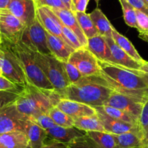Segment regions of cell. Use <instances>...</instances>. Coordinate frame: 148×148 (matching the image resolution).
Here are the masks:
<instances>
[{
    "label": "cell",
    "instance_id": "obj_37",
    "mask_svg": "<svg viewBox=\"0 0 148 148\" xmlns=\"http://www.w3.org/2000/svg\"><path fill=\"white\" fill-rule=\"evenodd\" d=\"M136 29L139 34H146L148 33V15L144 12L136 10Z\"/></svg>",
    "mask_w": 148,
    "mask_h": 148
},
{
    "label": "cell",
    "instance_id": "obj_53",
    "mask_svg": "<svg viewBox=\"0 0 148 148\" xmlns=\"http://www.w3.org/2000/svg\"><path fill=\"white\" fill-rule=\"evenodd\" d=\"M136 148H141V147H136Z\"/></svg>",
    "mask_w": 148,
    "mask_h": 148
},
{
    "label": "cell",
    "instance_id": "obj_38",
    "mask_svg": "<svg viewBox=\"0 0 148 148\" xmlns=\"http://www.w3.org/2000/svg\"><path fill=\"white\" fill-rule=\"evenodd\" d=\"M34 2L37 8L46 6L50 8H61V9L66 8L61 0H34Z\"/></svg>",
    "mask_w": 148,
    "mask_h": 148
},
{
    "label": "cell",
    "instance_id": "obj_3",
    "mask_svg": "<svg viewBox=\"0 0 148 148\" xmlns=\"http://www.w3.org/2000/svg\"><path fill=\"white\" fill-rule=\"evenodd\" d=\"M61 99L55 89H42L28 84L22 89L15 105L20 113L30 119L43 113L49 114V110L57 106Z\"/></svg>",
    "mask_w": 148,
    "mask_h": 148
},
{
    "label": "cell",
    "instance_id": "obj_15",
    "mask_svg": "<svg viewBox=\"0 0 148 148\" xmlns=\"http://www.w3.org/2000/svg\"><path fill=\"white\" fill-rule=\"evenodd\" d=\"M57 107L71 116L73 120L80 117L93 116L97 113L96 110L93 107L68 99H61Z\"/></svg>",
    "mask_w": 148,
    "mask_h": 148
},
{
    "label": "cell",
    "instance_id": "obj_5",
    "mask_svg": "<svg viewBox=\"0 0 148 148\" xmlns=\"http://www.w3.org/2000/svg\"><path fill=\"white\" fill-rule=\"evenodd\" d=\"M34 55L36 62L52 84L55 90L61 95L64 90L71 85L63 62L57 59L52 54L45 55L34 52Z\"/></svg>",
    "mask_w": 148,
    "mask_h": 148
},
{
    "label": "cell",
    "instance_id": "obj_21",
    "mask_svg": "<svg viewBox=\"0 0 148 148\" xmlns=\"http://www.w3.org/2000/svg\"><path fill=\"white\" fill-rule=\"evenodd\" d=\"M28 137V148H42L45 145L47 134L45 129L28 119L25 128Z\"/></svg>",
    "mask_w": 148,
    "mask_h": 148
},
{
    "label": "cell",
    "instance_id": "obj_34",
    "mask_svg": "<svg viewBox=\"0 0 148 148\" xmlns=\"http://www.w3.org/2000/svg\"><path fill=\"white\" fill-rule=\"evenodd\" d=\"M68 148H100L87 134L68 144Z\"/></svg>",
    "mask_w": 148,
    "mask_h": 148
},
{
    "label": "cell",
    "instance_id": "obj_40",
    "mask_svg": "<svg viewBox=\"0 0 148 148\" xmlns=\"http://www.w3.org/2000/svg\"><path fill=\"white\" fill-rule=\"evenodd\" d=\"M135 10L148 15V5L144 0H126Z\"/></svg>",
    "mask_w": 148,
    "mask_h": 148
},
{
    "label": "cell",
    "instance_id": "obj_8",
    "mask_svg": "<svg viewBox=\"0 0 148 148\" xmlns=\"http://www.w3.org/2000/svg\"><path fill=\"white\" fill-rule=\"evenodd\" d=\"M28 119L18 111L15 102L5 105L0 108V134L16 131L25 132Z\"/></svg>",
    "mask_w": 148,
    "mask_h": 148
},
{
    "label": "cell",
    "instance_id": "obj_36",
    "mask_svg": "<svg viewBox=\"0 0 148 148\" xmlns=\"http://www.w3.org/2000/svg\"><path fill=\"white\" fill-rule=\"evenodd\" d=\"M63 65L64 67H65V70L66 71L67 76H68L71 84L79 82L83 77V76L79 72V70L74 66V65H73L72 64L69 63L68 62H63Z\"/></svg>",
    "mask_w": 148,
    "mask_h": 148
},
{
    "label": "cell",
    "instance_id": "obj_27",
    "mask_svg": "<svg viewBox=\"0 0 148 148\" xmlns=\"http://www.w3.org/2000/svg\"><path fill=\"white\" fill-rule=\"evenodd\" d=\"M74 14L76 15V19L84 34H85L87 39H90V38L99 35L93 21H92L89 16V14H86V12H78V11L74 12Z\"/></svg>",
    "mask_w": 148,
    "mask_h": 148
},
{
    "label": "cell",
    "instance_id": "obj_47",
    "mask_svg": "<svg viewBox=\"0 0 148 148\" xmlns=\"http://www.w3.org/2000/svg\"><path fill=\"white\" fill-rule=\"evenodd\" d=\"M78 0H72V3H73V6H74V5H75V4L76 3V2H77ZM76 11V10H75Z\"/></svg>",
    "mask_w": 148,
    "mask_h": 148
},
{
    "label": "cell",
    "instance_id": "obj_17",
    "mask_svg": "<svg viewBox=\"0 0 148 148\" xmlns=\"http://www.w3.org/2000/svg\"><path fill=\"white\" fill-rule=\"evenodd\" d=\"M46 132L47 138L65 144L70 143L74 139L86 134V132L80 130L75 126L63 127L57 125L46 130Z\"/></svg>",
    "mask_w": 148,
    "mask_h": 148
},
{
    "label": "cell",
    "instance_id": "obj_20",
    "mask_svg": "<svg viewBox=\"0 0 148 148\" xmlns=\"http://www.w3.org/2000/svg\"><path fill=\"white\" fill-rule=\"evenodd\" d=\"M46 36L47 46L51 54L62 62H68L74 49L59 37L52 35L47 31Z\"/></svg>",
    "mask_w": 148,
    "mask_h": 148
},
{
    "label": "cell",
    "instance_id": "obj_46",
    "mask_svg": "<svg viewBox=\"0 0 148 148\" xmlns=\"http://www.w3.org/2000/svg\"><path fill=\"white\" fill-rule=\"evenodd\" d=\"M139 37L141 39L148 43V33L146 34H139Z\"/></svg>",
    "mask_w": 148,
    "mask_h": 148
},
{
    "label": "cell",
    "instance_id": "obj_11",
    "mask_svg": "<svg viewBox=\"0 0 148 148\" xmlns=\"http://www.w3.org/2000/svg\"><path fill=\"white\" fill-rule=\"evenodd\" d=\"M104 105L121 110L139 123V117L145 104L139 103L125 95L113 91Z\"/></svg>",
    "mask_w": 148,
    "mask_h": 148
},
{
    "label": "cell",
    "instance_id": "obj_44",
    "mask_svg": "<svg viewBox=\"0 0 148 148\" xmlns=\"http://www.w3.org/2000/svg\"><path fill=\"white\" fill-rule=\"evenodd\" d=\"M65 8L69 10L72 11V12H75V8H74L73 5L72 3V0H61Z\"/></svg>",
    "mask_w": 148,
    "mask_h": 148
},
{
    "label": "cell",
    "instance_id": "obj_13",
    "mask_svg": "<svg viewBox=\"0 0 148 148\" xmlns=\"http://www.w3.org/2000/svg\"><path fill=\"white\" fill-rule=\"evenodd\" d=\"M93 108L96 110L97 115L99 117L101 123L106 132L113 134H121L132 132L137 133L139 136L138 125L116 120L108 116L97 107H93Z\"/></svg>",
    "mask_w": 148,
    "mask_h": 148
},
{
    "label": "cell",
    "instance_id": "obj_19",
    "mask_svg": "<svg viewBox=\"0 0 148 148\" xmlns=\"http://www.w3.org/2000/svg\"><path fill=\"white\" fill-rule=\"evenodd\" d=\"M86 47L99 60L113 63L112 54L105 36L97 35L88 39Z\"/></svg>",
    "mask_w": 148,
    "mask_h": 148
},
{
    "label": "cell",
    "instance_id": "obj_32",
    "mask_svg": "<svg viewBox=\"0 0 148 148\" xmlns=\"http://www.w3.org/2000/svg\"><path fill=\"white\" fill-rule=\"evenodd\" d=\"M60 28L61 31H62V34L65 38V41L71 47H72L74 50L79 49V48L82 47V45L81 44L80 41H79V38L76 36V35L71 31L70 28L65 26L62 21H60Z\"/></svg>",
    "mask_w": 148,
    "mask_h": 148
},
{
    "label": "cell",
    "instance_id": "obj_42",
    "mask_svg": "<svg viewBox=\"0 0 148 148\" xmlns=\"http://www.w3.org/2000/svg\"><path fill=\"white\" fill-rule=\"evenodd\" d=\"M42 148H68V144L62 143L55 140L50 139L49 142H45V145Z\"/></svg>",
    "mask_w": 148,
    "mask_h": 148
},
{
    "label": "cell",
    "instance_id": "obj_48",
    "mask_svg": "<svg viewBox=\"0 0 148 148\" xmlns=\"http://www.w3.org/2000/svg\"><path fill=\"white\" fill-rule=\"evenodd\" d=\"M2 36H1V34H0V43H2Z\"/></svg>",
    "mask_w": 148,
    "mask_h": 148
},
{
    "label": "cell",
    "instance_id": "obj_28",
    "mask_svg": "<svg viewBox=\"0 0 148 148\" xmlns=\"http://www.w3.org/2000/svg\"><path fill=\"white\" fill-rule=\"evenodd\" d=\"M86 134L100 148H116V142L112 134L103 132H88Z\"/></svg>",
    "mask_w": 148,
    "mask_h": 148
},
{
    "label": "cell",
    "instance_id": "obj_25",
    "mask_svg": "<svg viewBox=\"0 0 148 148\" xmlns=\"http://www.w3.org/2000/svg\"><path fill=\"white\" fill-rule=\"evenodd\" d=\"M74 126L84 132H105L97 113L90 116H84L74 119Z\"/></svg>",
    "mask_w": 148,
    "mask_h": 148
},
{
    "label": "cell",
    "instance_id": "obj_2",
    "mask_svg": "<svg viewBox=\"0 0 148 148\" xmlns=\"http://www.w3.org/2000/svg\"><path fill=\"white\" fill-rule=\"evenodd\" d=\"M113 90L98 75L83 76L79 82L68 86L61 94L62 99L82 102L92 107L102 106Z\"/></svg>",
    "mask_w": 148,
    "mask_h": 148
},
{
    "label": "cell",
    "instance_id": "obj_12",
    "mask_svg": "<svg viewBox=\"0 0 148 148\" xmlns=\"http://www.w3.org/2000/svg\"><path fill=\"white\" fill-rule=\"evenodd\" d=\"M8 9L25 27L31 25L36 18L37 6L34 0H10Z\"/></svg>",
    "mask_w": 148,
    "mask_h": 148
},
{
    "label": "cell",
    "instance_id": "obj_1",
    "mask_svg": "<svg viewBox=\"0 0 148 148\" xmlns=\"http://www.w3.org/2000/svg\"><path fill=\"white\" fill-rule=\"evenodd\" d=\"M98 76L106 82L109 88L139 103L148 101V87L138 75L130 69L115 63L98 60Z\"/></svg>",
    "mask_w": 148,
    "mask_h": 148
},
{
    "label": "cell",
    "instance_id": "obj_49",
    "mask_svg": "<svg viewBox=\"0 0 148 148\" xmlns=\"http://www.w3.org/2000/svg\"><path fill=\"white\" fill-rule=\"evenodd\" d=\"M144 1H145V2L148 5V0H144Z\"/></svg>",
    "mask_w": 148,
    "mask_h": 148
},
{
    "label": "cell",
    "instance_id": "obj_41",
    "mask_svg": "<svg viewBox=\"0 0 148 148\" xmlns=\"http://www.w3.org/2000/svg\"><path fill=\"white\" fill-rule=\"evenodd\" d=\"M20 89L17 87L13 83L0 75V90H13V89Z\"/></svg>",
    "mask_w": 148,
    "mask_h": 148
},
{
    "label": "cell",
    "instance_id": "obj_16",
    "mask_svg": "<svg viewBox=\"0 0 148 148\" xmlns=\"http://www.w3.org/2000/svg\"><path fill=\"white\" fill-rule=\"evenodd\" d=\"M55 15L62 21V23L71 30L76 36L79 38L81 44L83 47H86L88 44V39L84 34L76 17L73 12L68 9H61V8H51Z\"/></svg>",
    "mask_w": 148,
    "mask_h": 148
},
{
    "label": "cell",
    "instance_id": "obj_39",
    "mask_svg": "<svg viewBox=\"0 0 148 148\" xmlns=\"http://www.w3.org/2000/svg\"><path fill=\"white\" fill-rule=\"evenodd\" d=\"M131 71L135 74L138 75L141 79L143 80L146 86L148 87V62L145 61L143 64L140 66V68L137 70L130 69Z\"/></svg>",
    "mask_w": 148,
    "mask_h": 148
},
{
    "label": "cell",
    "instance_id": "obj_29",
    "mask_svg": "<svg viewBox=\"0 0 148 148\" xmlns=\"http://www.w3.org/2000/svg\"><path fill=\"white\" fill-rule=\"evenodd\" d=\"M99 110L104 112L106 115H108L110 117L116 120L126 122V123H132V124L138 125V123L129 115L122 111L121 110H119L118 108H113V107L108 106V105H102V106H96Z\"/></svg>",
    "mask_w": 148,
    "mask_h": 148
},
{
    "label": "cell",
    "instance_id": "obj_6",
    "mask_svg": "<svg viewBox=\"0 0 148 148\" xmlns=\"http://www.w3.org/2000/svg\"><path fill=\"white\" fill-rule=\"evenodd\" d=\"M0 69L2 76L20 89L25 87L29 84L21 62L9 43L4 40L0 43Z\"/></svg>",
    "mask_w": 148,
    "mask_h": 148
},
{
    "label": "cell",
    "instance_id": "obj_9",
    "mask_svg": "<svg viewBox=\"0 0 148 148\" xmlns=\"http://www.w3.org/2000/svg\"><path fill=\"white\" fill-rule=\"evenodd\" d=\"M25 28V25L9 10H0V34L2 40L12 44L19 42Z\"/></svg>",
    "mask_w": 148,
    "mask_h": 148
},
{
    "label": "cell",
    "instance_id": "obj_51",
    "mask_svg": "<svg viewBox=\"0 0 148 148\" xmlns=\"http://www.w3.org/2000/svg\"><path fill=\"white\" fill-rule=\"evenodd\" d=\"M0 75H2V71H1V69H0Z\"/></svg>",
    "mask_w": 148,
    "mask_h": 148
},
{
    "label": "cell",
    "instance_id": "obj_45",
    "mask_svg": "<svg viewBox=\"0 0 148 148\" xmlns=\"http://www.w3.org/2000/svg\"><path fill=\"white\" fill-rule=\"evenodd\" d=\"M10 0H0V10L8 9Z\"/></svg>",
    "mask_w": 148,
    "mask_h": 148
},
{
    "label": "cell",
    "instance_id": "obj_30",
    "mask_svg": "<svg viewBox=\"0 0 148 148\" xmlns=\"http://www.w3.org/2000/svg\"><path fill=\"white\" fill-rule=\"evenodd\" d=\"M49 115L57 126H63V127L74 126L73 119L64 113L63 111L59 109L57 106L53 107L49 110Z\"/></svg>",
    "mask_w": 148,
    "mask_h": 148
},
{
    "label": "cell",
    "instance_id": "obj_24",
    "mask_svg": "<svg viewBox=\"0 0 148 148\" xmlns=\"http://www.w3.org/2000/svg\"><path fill=\"white\" fill-rule=\"evenodd\" d=\"M99 35L105 37H112L113 26L100 9L96 8L89 14Z\"/></svg>",
    "mask_w": 148,
    "mask_h": 148
},
{
    "label": "cell",
    "instance_id": "obj_31",
    "mask_svg": "<svg viewBox=\"0 0 148 148\" xmlns=\"http://www.w3.org/2000/svg\"><path fill=\"white\" fill-rule=\"evenodd\" d=\"M122 8L124 21L129 26L136 28V10L126 1L119 0Z\"/></svg>",
    "mask_w": 148,
    "mask_h": 148
},
{
    "label": "cell",
    "instance_id": "obj_4",
    "mask_svg": "<svg viewBox=\"0 0 148 148\" xmlns=\"http://www.w3.org/2000/svg\"><path fill=\"white\" fill-rule=\"evenodd\" d=\"M8 43L21 62L28 83L42 89L54 90L55 89L52 84L36 62L34 52L25 46L21 41L14 44Z\"/></svg>",
    "mask_w": 148,
    "mask_h": 148
},
{
    "label": "cell",
    "instance_id": "obj_18",
    "mask_svg": "<svg viewBox=\"0 0 148 148\" xmlns=\"http://www.w3.org/2000/svg\"><path fill=\"white\" fill-rule=\"evenodd\" d=\"M108 45L110 49L112 57L113 59V63L123 66L128 69L137 70L140 68L142 64L136 62L128 55L123 49H121L113 41L112 37H105Z\"/></svg>",
    "mask_w": 148,
    "mask_h": 148
},
{
    "label": "cell",
    "instance_id": "obj_10",
    "mask_svg": "<svg viewBox=\"0 0 148 148\" xmlns=\"http://www.w3.org/2000/svg\"><path fill=\"white\" fill-rule=\"evenodd\" d=\"M76 67L83 76L98 75L99 65L98 59L86 47H82L71 53L68 61Z\"/></svg>",
    "mask_w": 148,
    "mask_h": 148
},
{
    "label": "cell",
    "instance_id": "obj_26",
    "mask_svg": "<svg viewBox=\"0 0 148 148\" xmlns=\"http://www.w3.org/2000/svg\"><path fill=\"white\" fill-rule=\"evenodd\" d=\"M113 136L116 142V148H136L141 147L140 138L136 132H126L121 134H113Z\"/></svg>",
    "mask_w": 148,
    "mask_h": 148
},
{
    "label": "cell",
    "instance_id": "obj_43",
    "mask_svg": "<svg viewBox=\"0 0 148 148\" xmlns=\"http://www.w3.org/2000/svg\"><path fill=\"white\" fill-rule=\"evenodd\" d=\"M89 1V0H78L76 3L74 5L75 10L78 11V12H86V8H87Z\"/></svg>",
    "mask_w": 148,
    "mask_h": 148
},
{
    "label": "cell",
    "instance_id": "obj_14",
    "mask_svg": "<svg viewBox=\"0 0 148 148\" xmlns=\"http://www.w3.org/2000/svg\"><path fill=\"white\" fill-rule=\"evenodd\" d=\"M36 16L47 32L59 37L65 42L64 36L61 31L60 20L50 8L46 6L37 8Z\"/></svg>",
    "mask_w": 148,
    "mask_h": 148
},
{
    "label": "cell",
    "instance_id": "obj_50",
    "mask_svg": "<svg viewBox=\"0 0 148 148\" xmlns=\"http://www.w3.org/2000/svg\"><path fill=\"white\" fill-rule=\"evenodd\" d=\"M95 2H99V0H95Z\"/></svg>",
    "mask_w": 148,
    "mask_h": 148
},
{
    "label": "cell",
    "instance_id": "obj_35",
    "mask_svg": "<svg viewBox=\"0 0 148 148\" xmlns=\"http://www.w3.org/2000/svg\"><path fill=\"white\" fill-rule=\"evenodd\" d=\"M30 120L31 121L34 122L35 123H36L37 125H39V126L43 128L45 130H47V129H50V128L55 126V123H54L52 118L47 113L41 114L39 116H37L36 117L32 118V119H30Z\"/></svg>",
    "mask_w": 148,
    "mask_h": 148
},
{
    "label": "cell",
    "instance_id": "obj_7",
    "mask_svg": "<svg viewBox=\"0 0 148 148\" xmlns=\"http://www.w3.org/2000/svg\"><path fill=\"white\" fill-rule=\"evenodd\" d=\"M21 42L33 52L45 55L51 54L47 46L46 31L39 21L37 16L31 25L25 28Z\"/></svg>",
    "mask_w": 148,
    "mask_h": 148
},
{
    "label": "cell",
    "instance_id": "obj_52",
    "mask_svg": "<svg viewBox=\"0 0 148 148\" xmlns=\"http://www.w3.org/2000/svg\"><path fill=\"white\" fill-rule=\"evenodd\" d=\"M0 148H4V147H3L1 146V145H0Z\"/></svg>",
    "mask_w": 148,
    "mask_h": 148
},
{
    "label": "cell",
    "instance_id": "obj_23",
    "mask_svg": "<svg viewBox=\"0 0 148 148\" xmlns=\"http://www.w3.org/2000/svg\"><path fill=\"white\" fill-rule=\"evenodd\" d=\"M112 38H113L115 43L121 49H123L128 55H129L132 59L136 60V62H139L140 64H143L145 62V60L140 56V55L135 49L132 42L126 37L121 35L114 27L113 28V31H112Z\"/></svg>",
    "mask_w": 148,
    "mask_h": 148
},
{
    "label": "cell",
    "instance_id": "obj_33",
    "mask_svg": "<svg viewBox=\"0 0 148 148\" xmlns=\"http://www.w3.org/2000/svg\"><path fill=\"white\" fill-rule=\"evenodd\" d=\"M22 89L13 90H0V108L16 101L19 97Z\"/></svg>",
    "mask_w": 148,
    "mask_h": 148
},
{
    "label": "cell",
    "instance_id": "obj_22",
    "mask_svg": "<svg viewBox=\"0 0 148 148\" xmlns=\"http://www.w3.org/2000/svg\"><path fill=\"white\" fill-rule=\"evenodd\" d=\"M28 140L24 132H8L0 134V145L4 148H28Z\"/></svg>",
    "mask_w": 148,
    "mask_h": 148
}]
</instances>
